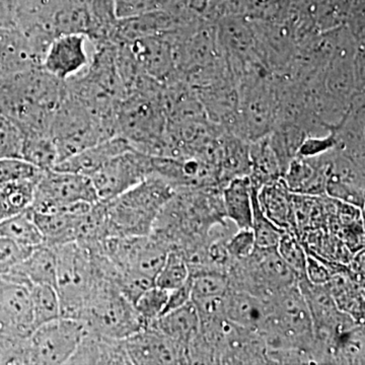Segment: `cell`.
<instances>
[{
  "instance_id": "6da1fadb",
  "label": "cell",
  "mask_w": 365,
  "mask_h": 365,
  "mask_svg": "<svg viewBox=\"0 0 365 365\" xmlns=\"http://www.w3.org/2000/svg\"><path fill=\"white\" fill-rule=\"evenodd\" d=\"M66 93V83L42 67L0 76V114L23 135L50 134L54 113Z\"/></svg>"
},
{
  "instance_id": "8fae6325",
  "label": "cell",
  "mask_w": 365,
  "mask_h": 365,
  "mask_svg": "<svg viewBox=\"0 0 365 365\" xmlns=\"http://www.w3.org/2000/svg\"><path fill=\"white\" fill-rule=\"evenodd\" d=\"M98 201L90 177L51 169L44 170L37 182L31 208L35 212L54 213L71 204Z\"/></svg>"
},
{
  "instance_id": "7c38bea8",
  "label": "cell",
  "mask_w": 365,
  "mask_h": 365,
  "mask_svg": "<svg viewBox=\"0 0 365 365\" xmlns=\"http://www.w3.org/2000/svg\"><path fill=\"white\" fill-rule=\"evenodd\" d=\"M153 175V157L131 148L105 163L90 179L98 200L106 202Z\"/></svg>"
},
{
  "instance_id": "277c9868",
  "label": "cell",
  "mask_w": 365,
  "mask_h": 365,
  "mask_svg": "<svg viewBox=\"0 0 365 365\" xmlns=\"http://www.w3.org/2000/svg\"><path fill=\"white\" fill-rule=\"evenodd\" d=\"M175 193L172 184L153 175L116 198L106 201L109 237L150 235L158 215Z\"/></svg>"
},
{
  "instance_id": "f6af8a7d",
  "label": "cell",
  "mask_w": 365,
  "mask_h": 365,
  "mask_svg": "<svg viewBox=\"0 0 365 365\" xmlns=\"http://www.w3.org/2000/svg\"><path fill=\"white\" fill-rule=\"evenodd\" d=\"M192 297V277L190 276L189 279L181 285V287L175 288L169 292L167 304L163 309V314L169 313L170 311L179 309L185 304H188Z\"/></svg>"
},
{
  "instance_id": "d6a6232c",
  "label": "cell",
  "mask_w": 365,
  "mask_h": 365,
  "mask_svg": "<svg viewBox=\"0 0 365 365\" xmlns=\"http://www.w3.org/2000/svg\"><path fill=\"white\" fill-rule=\"evenodd\" d=\"M252 187H253V197H252L253 198V218H252L251 230L254 234L256 248H277L278 242H279L281 235L284 230L276 227L264 215L260 206H259L258 199H257L258 189L255 188L253 185Z\"/></svg>"
},
{
  "instance_id": "f1b7e54d",
  "label": "cell",
  "mask_w": 365,
  "mask_h": 365,
  "mask_svg": "<svg viewBox=\"0 0 365 365\" xmlns=\"http://www.w3.org/2000/svg\"><path fill=\"white\" fill-rule=\"evenodd\" d=\"M39 180H18L0 184V222L32 207Z\"/></svg>"
},
{
  "instance_id": "5b68a950",
  "label": "cell",
  "mask_w": 365,
  "mask_h": 365,
  "mask_svg": "<svg viewBox=\"0 0 365 365\" xmlns=\"http://www.w3.org/2000/svg\"><path fill=\"white\" fill-rule=\"evenodd\" d=\"M56 256V289L61 317L81 322L88 300L105 277L95 255L76 242L51 247ZM112 282V281H111Z\"/></svg>"
},
{
  "instance_id": "ffe728a7",
  "label": "cell",
  "mask_w": 365,
  "mask_h": 365,
  "mask_svg": "<svg viewBox=\"0 0 365 365\" xmlns=\"http://www.w3.org/2000/svg\"><path fill=\"white\" fill-rule=\"evenodd\" d=\"M131 148L123 137H111L61 160L53 169L91 177L113 158Z\"/></svg>"
},
{
  "instance_id": "8d00e7d4",
  "label": "cell",
  "mask_w": 365,
  "mask_h": 365,
  "mask_svg": "<svg viewBox=\"0 0 365 365\" xmlns=\"http://www.w3.org/2000/svg\"><path fill=\"white\" fill-rule=\"evenodd\" d=\"M169 292L157 285H153L145 290L136 300L134 306L141 318L145 322V326L162 316L167 304Z\"/></svg>"
},
{
  "instance_id": "e0dca14e",
  "label": "cell",
  "mask_w": 365,
  "mask_h": 365,
  "mask_svg": "<svg viewBox=\"0 0 365 365\" xmlns=\"http://www.w3.org/2000/svg\"><path fill=\"white\" fill-rule=\"evenodd\" d=\"M66 364H132L124 339H117L85 329L76 352Z\"/></svg>"
},
{
  "instance_id": "603a6c76",
  "label": "cell",
  "mask_w": 365,
  "mask_h": 365,
  "mask_svg": "<svg viewBox=\"0 0 365 365\" xmlns=\"http://www.w3.org/2000/svg\"><path fill=\"white\" fill-rule=\"evenodd\" d=\"M223 210L237 230L251 228L253 218V187L249 176L235 178L222 188Z\"/></svg>"
},
{
  "instance_id": "836d02e7",
  "label": "cell",
  "mask_w": 365,
  "mask_h": 365,
  "mask_svg": "<svg viewBox=\"0 0 365 365\" xmlns=\"http://www.w3.org/2000/svg\"><path fill=\"white\" fill-rule=\"evenodd\" d=\"M189 277V268L184 257L177 250H170L155 277V284L170 292L184 284Z\"/></svg>"
},
{
  "instance_id": "ab89813d",
  "label": "cell",
  "mask_w": 365,
  "mask_h": 365,
  "mask_svg": "<svg viewBox=\"0 0 365 365\" xmlns=\"http://www.w3.org/2000/svg\"><path fill=\"white\" fill-rule=\"evenodd\" d=\"M24 136L13 121L0 114V158H21Z\"/></svg>"
},
{
  "instance_id": "d590c367",
  "label": "cell",
  "mask_w": 365,
  "mask_h": 365,
  "mask_svg": "<svg viewBox=\"0 0 365 365\" xmlns=\"http://www.w3.org/2000/svg\"><path fill=\"white\" fill-rule=\"evenodd\" d=\"M191 277V299L225 297L230 290V282L225 274L206 272Z\"/></svg>"
},
{
  "instance_id": "cb8c5ba5",
  "label": "cell",
  "mask_w": 365,
  "mask_h": 365,
  "mask_svg": "<svg viewBox=\"0 0 365 365\" xmlns=\"http://www.w3.org/2000/svg\"><path fill=\"white\" fill-rule=\"evenodd\" d=\"M220 187L235 178L249 176L251 172L250 143L227 131H223L218 153Z\"/></svg>"
},
{
  "instance_id": "7402d4cb",
  "label": "cell",
  "mask_w": 365,
  "mask_h": 365,
  "mask_svg": "<svg viewBox=\"0 0 365 365\" xmlns=\"http://www.w3.org/2000/svg\"><path fill=\"white\" fill-rule=\"evenodd\" d=\"M269 314V299L230 288L225 294V316L235 325L259 333L267 321Z\"/></svg>"
},
{
  "instance_id": "9c48e42d",
  "label": "cell",
  "mask_w": 365,
  "mask_h": 365,
  "mask_svg": "<svg viewBox=\"0 0 365 365\" xmlns=\"http://www.w3.org/2000/svg\"><path fill=\"white\" fill-rule=\"evenodd\" d=\"M170 249L153 235L110 237L103 242L102 253L118 272L131 273L155 281Z\"/></svg>"
},
{
  "instance_id": "d4e9b609",
  "label": "cell",
  "mask_w": 365,
  "mask_h": 365,
  "mask_svg": "<svg viewBox=\"0 0 365 365\" xmlns=\"http://www.w3.org/2000/svg\"><path fill=\"white\" fill-rule=\"evenodd\" d=\"M146 326L157 329L186 348L192 338L198 333L200 319L195 306L190 300L185 306L162 314Z\"/></svg>"
},
{
  "instance_id": "74e56055",
  "label": "cell",
  "mask_w": 365,
  "mask_h": 365,
  "mask_svg": "<svg viewBox=\"0 0 365 365\" xmlns=\"http://www.w3.org/2000/svg\"><path fill=\"white\" fill-rule=\"evenodd\" d=\"M43 172L21 158H0V184L18 180H39Z\"/></svg>"
},
{
  "instance_id": "e575fe53",
  "label": "cell",
  "mask_w": 365,
  "mask_h": 365,
  "mask_svg": "<svg viewBox=\"0 0 365 365\" xmlns=\"http://www.w3.org/2000/svg\"><path fill=\"white\" fill-rule=\"evenodd\" d=\"M276 249L285 263L294 271L297 282L307 279L306 249L294 234L288 232H283Z\"/></svg>"
},
{
  "instance_id": "484cf974",
  "label": "cell",
  "mask_w": 365,
  "mask_h": 365,
  "mask_svg": "<svg viewBox=\"0 0 365 365\" xmlns=\"http://www.w3.org/2000/svg\"><path fill=\"white\" fill-rule=\"evenodd\" d=\"M39 67L18 29L0 28V76Z\"/></svg>"
},
{
  "instance_id": "8992f818",
  "label": "cell",
  "mask_w": 365,
  "mask_h": 365,
  "mask_svg": "<svg viewBox=\"0 0 365 365\" xmlns=\"http://www.w3.org/2000/svg\"><path fill=\"white\" fill-rule=\"evenodd\" d=\"M58 153V163L117 136L110 125L96 116L81 101L66 91L53 116L50 128Z\"/></svg>"
},
{
  "instance_id": "f546056e",
  "label": "cell",
  "mask_w": 365,
  "mask_h": 365,
  "mask_svg": "<svg viewBox=\"0 0 365 365\" xmlns=\"http://www.w3.org/2000/svg\"><path fill=\"white\" fill-rule=\"evenodd\" d=\"M0 237H6L26 248L35 249L44 245L32 208L0 222Z\"/></svg>"
},
{
  "instance_id": "44dd1931",
  "label": "cell",
  "mask_w": 365,
  "mask_h": 365,
  "mask_svg": "<svg viewBox=\"0 0 365 365\" xmlns=\"http://www.w3.org/2000/svg\"><path fill=\"white\" fill-rule=\"evenodd\" d=\"M257 199L262 212L271 222L297 237L294 193L287 188L282 178L262 186L257 192Z\"/></svg>"
},
{
  "instance_id": "ba28073f",
  "label": "cell",
  "mask_w": 365,
  "mask_h": 365,
  "mask_svg": "<svg viewBox=\"0 0 365 365\" xmlns=\"http://www.w3.org/2000/svg\"><path fill=\"white\" fill-rule=\"evenodd\" d=\"M86 330L126 339L145 327V322L111 281H103L86 304L81 318Z\"/></svg>"
},
{
  "instance_id": "b9f144b4",
  "label": "cell",
  "mask_w": 365,
  "mask_h": 365,
  "mask_svg": "<svg viewBox=\"0 0 365 365\" xmlns=\"http://www.w3.org/2000/svg\"><path fill=\"white\" fill-rule=\"evenodd\" d=\"M225 247L232 260L248 258L256 249L254 234L251 228L237 230V232L230 235Z\"/></svg>"
},
{
  "instance_id": "2e32d148",
  "label": "cell",
  "mask_w": 365,
  "mask_h": 365,
  "mask_svg": "<svg viewBox=\"0 0 365 365\" xmlns=\"http://www.w3.org/2000/svg\"><path fill=\"white\" fill-rule=\"evenodd\" d=\"M33 331L30 288L0 276V334L29 337Z\"/></svg>"
},
{
  "instance_id": "83f0119b",
  "label": "cell",
  "mask_w": 365,
  "mask_h": 365,
  "mask_svg": "<svg viewBox=\"0 0 365 365\" xmlns=\"http://www.w3.org/2000/svg\"><path fill=\"white\" fill-rule=\"evenodd\" d=\"M250 160L251 172L249 178L256 189L270 184L282 178V170L267 136L250 143Z\"/></svg>"
},
{
  "instance_id": "4dcf8cb0",
  "label": "cell",
  "mask_w": 365,
  "mask_h": 365,
  "mask_svg": "<svg viewBox=\"0 0 365 365\" xmlns=\"http://www.w3.org/2000/svg\"><path fill=\"white\" fill-rule=\"evenodd\" d=\"M21 158L42 170H51L58 163V153L51 134L23 135Z\"/></svg>"
},
{
  "instance_id": "7bdbcfd3",
  "label": "cell",
  "mask_w": 365,
  "mask_h": 365,
  "mask_svg": "<svg viewBox=\"0 0 365 365\" xmlns=\"http://www.w3.org/2000/svg\"><path fill=\"white\" fill-rule=\"evenodd\" d=\"M335 136L331 130L325 135L307 136L300 145L297 155L304 158L318 157L335 148Z\"/></svg>"
},
{
  "instance_id": "30bf717a",
  "label": "cell",
  "mask_w": 365,
  "mask_h": 365,
  "mask_svg": "<svg viewBox=\"0 0 365 365\" xmlns=\"http://www.w3.org/2000/svg\"><path fill=\"white\" fill-rule=\"evenodd\" d=\"M83 333L85 326L78 319L60 317L43 324L29 337V364H66Z\"/></svg>"
},
{
  "instance_id": "ee69618b",
  "label": "cell",
  "mask_w": 365,
  "mask_h": 365,
  "mask_svg": "<svg viewBox=\"0 0 365 365\" xmlns=\"http://www.w3.org/2000/svg\"><path fill=\"white\" fill-rule=\"evenodd\" d=\"M307 252V278L313 284H326L332 277L333 273L324 259Z\"/></svg>"
},
{
  "instance_id": "7a4b0ae2",
  "label": "cell",
  "mask_w": 365,
  "mask_h": 365,
  "mask_svg": "<svg viewBox=\"0 0 365 365\" xmlns=\"http://www.w3.org/2000/svg\"><path fill=\"white\" fill-rule=\"evenodd\" d=\"M227 220L223 210L222 187L180 189L163 206L150 235L170 251H182L205 241L211 228Z\"/></svg>"
},
{
  "instance_id": "f35d334b",
  "label": "cell",
  "mask_w": 365,
  "mask_h": 365,
  "mask_svg": "<svg viewBox=\"0 0 365 365\" xmlns=\"http://www.w3.org/2000/svg\"><path fill=\"white\" fill-rule=\"evenodd\" d=\"M29 337L0 334V364H29Z\"/></svg>"
},
{
  "instance_id": "3957f363",
  "label": "cell",
  "mask_w": 365,
  "mask_h": 365,
  "mask_svg": "<svg viewBox=\"0 0 365 365\" xmlns=\"http://www.w3.org/2000/svg\"><path fill=\"white\" fill-rule=\"evenodd\" d=\"M93 46L95 49L88 66L64 83L69 95L81 101L116 133L118 108L126 91L118 69L115 47L110 42Z\"/></svg>"
},
{
  "instance_id": "60d3db41",
  "label": "cell",
  "mask_w": 365,
  "mask_h": 365,
  "mask_svg": "<svg viewBox=\"0 0 365 365\" xmlns=\"http://www.w3.org/2000/svg\"><path fill=\"white\" fill-rule=\"evenodd\" d=\"M33 250L0 237V275L9 272L14 266L25 260Z\"/></svg>"
},
{
  "instance_id": "9a60e30c",
  "label": "cell",
  "mask_w": 365,
  "mask_h": 365,
  "mask_svg": "<svg viewBox=\"0 0 365 365\" xmlns=\"http://www.w3.org/2000/svg\"><path fill=\"white\" fill-rule=\"evenodd\" d=\"M125 340L132 364H188L186 348L150 326Z\"/></svg>"
},
{
  "instance_id": "52a82bcc",
  "label": "cell",
  "mask_w": 365,
  "mask_h": 365,
  "mask_svg": "<svg viewBox=\"0 0 365 365\" xmlns=\"http://www.w3.org/2000/svg\"><path fill=\"white\" fill-rule=\"evenodd\" d=\"M230 289L268 299L297 284V278L277 249L254 250L248 258L234 260L227 272Z\"/></svg>"
},
{
  "instance_id": "ac0fdd59",
  "label": "cell",
  "mask_w": 365,
  "mask_h": 365,
  "mask_svg": "<svg viewBox=\"0 0 365 365\" xmlns=\"http://www.w3.org/2000/svg\"><path fill=\"white\" fill-rule=\"evenodd\" d=\"M282 180L294 194L326 195V153L318 157L297 155L288 165Z\"/></svg>"
},
{
  "instance_id": "4fadbf2b",
  "label": "cell",
  "mask_w": 365,
  "mask_h": 365,
  "mask_svg": "<svg viewBox=\"0 0 365 365\" xmlns=\"http://www.w3.org/2000/svg\"><path fill=\"white\" fill-rule=\"evenodd\" d=\"M93 49V43L86 34L60 35L52 40L41 67L66 83L88 66Z\"/></svg>"
},
{
  "instance_id": "4316f807",
  "label": "cell",
  "mask_w": 365,
  "mask_h": 365,
  "mask_svg": "<svg viewBox=\"0 0 365 365\" xmlns=\"http://www.w3.org/2000/svg\"><path fill=\"white\" fill-rule=\"evenodd\" d=\"M33 212L46 246L56 247L76 242L79 222L83 215Z\"/></svg>"
},
{
  "instance_id": "1f68e13d",
  "label": "cell",
  "mask_w": 365,
  "mask_h": 365,
  "mask_svg": "<svg viewBox=\"0 0 365 365\" xmlns=\"http://www.w3.org/2000/svg\"><path fill=\"white\" fill-rule=\"evenodd\" d=\"M34 330L43 324L61 317L56 289L50 285L36 284L30 289Z\"/></svg>"
},
{
  "instance_id": "5bb4252c",
  "label": "cell",
  "mask_w": 365,
  "mask_h": 365,
  "mask_svg": "<svg viewBox=\"0 0 365 365\" xmlns=\"http://www.w3.org/2000/svg\"><path fill=\"white\" fill-rule=\"evenodd\" d=\"M121 44L127 46L137 67L144 76L163 86L179 78L176 53L168 34L150 36Z\"/></svg>"
},
{
  "instance_id": "d6986e66",
  "label": "cell",
  "mask_w": 365,
  "mask_h": 365,
  "mask_svg": "<svg viewBox=\"0 0 365 365\" xmlns=\"http://www.w3.org/2000/svg\"><path fill=\"white\" fill-rule=\"evenodd\" d=\"M56 256L51 247L41 245L25 260L11 268L2 277L16 281L30 288L36 284L56 285Z\"/></svg>"
}]
</instances>
